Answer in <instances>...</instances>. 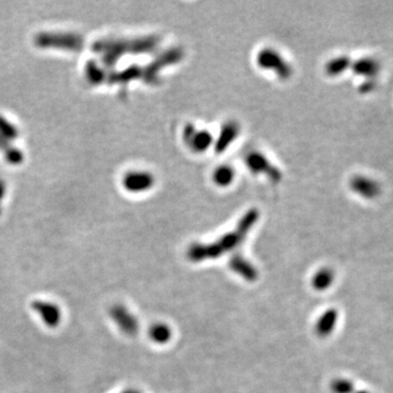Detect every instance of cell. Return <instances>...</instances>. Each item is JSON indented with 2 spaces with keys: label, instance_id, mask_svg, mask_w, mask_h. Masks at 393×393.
I'll return each instance as SVG.
<instances>
[{
  "label": "cell",
  "instance_id": "cell-1",
  "mask_svg": "<svg viewBox=\"0 0 393 393\" xmlns=\"http://www.w3.org/2000/svg\"><path fill=\"white\" fill-rule=\"evenodd\" d=\"M352 188L357 194L365 199H375L381 193L380 183L377 180L369 178V177H355L352 181Z\"/></svg>",
  "mask_w": 393,
  "mask_h": 393
},
{
  "label": "cell",
  "instance_id": "cell-2",
  "mask_svg": "<svg viewBox=\"0 0 393 393\" xmlns=\"http://www.w3.org/2000/svg\"><path fill=\"white\" fill-rule=\"evenodd\" d=\"M34 308L41 313L46 324L49 326L57 325L59 319H60V314H59L58 308L55 305L48 303H36L34 304Z\"/></svg>",
  "mask_w": 393,
  "mask_h": 393
},
{
  "label": "cell",
  "instance_id": "cell-3",
  "mask_svg": "<svg viewBox=\"0 0 393 393\" xmlns=\"http://www.w3.org/2000/svg\"><path fill=\"white\" fill-rule=\"evenodd\" d=\"M355 70L359 75L373 77V76H377L378 72L380 71V63L377 60H375V59L366 58L356 63Z\"/></svg>",
  "mask_w": 393,
  "mask_h": 393
},
{
  "label": "cell",
  "instance_id": "cell-4",
  "mask_svg": "<svg viewBox=\"0 0 393 393\" xmlns=\"http://www.w3.org/2000/svg\"><path fill=\"white\" fill-rule=\"evenodd\" d=\"M337 312L334 310H330L324 314V317L321 320L320 323V331L322 334L330 333L337 322Z\"/></svg>",
  "mask_w": 393,
  "mask_h": 393
},
{
  "label": "cell",
  "instance_id": "cell-5",
  "mask_svg": "<svg viewBox=\"0 0 393 393\" xmlns=\"http://www.w3.org/2000/svg\"><path fill=\"white\" fill-rule=\"evenodd\" d=\"M332 390L334 393H353L354 384L350 380L339 379L333 382Z\"/></svg>",
  "mask_w": 393,
  "mask_h": 393
},
{
  "label": "cell",
  "instance_id": "cell-6",
  "mask_svg": "<svg viewBox=\"0 0 393 393\" xmlns=\"http://www.w3.org/2000/svg\"><path fill=\"white\" fill-rule=\"evenodd\" d=\"M333 280V275L330 271H323L320 274V277L318 278L317 284L319 287H326L329 285Z\"/></svg>",
  "mask_w": 393,
  "mask_h": 393
},
{
  "label": "cell",
  "instance_id": "cell-7",
  "mask_svg": "<svg viewBox=\"0 0 393 393\" xmlns=\"http://www.w3.org/2000/svg\"><path fill=\"white\" fill-rule=\"evenodd\" d=\"M356 393H369L368 391H365V390H360V391H358V392H356Z\"/></svg>",
  "mask_w": 393,
  "mask_h": 393
}]
</instances>
